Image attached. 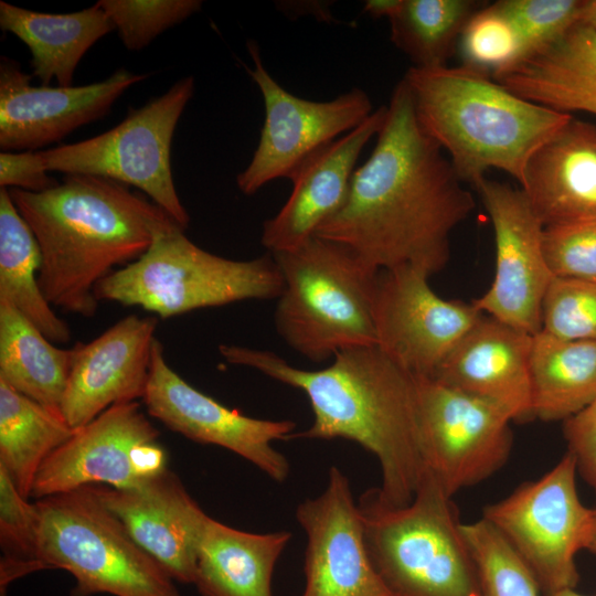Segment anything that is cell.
<instances>
[{
    "label": "cell",
    "instance_id": "obj_1",
    "mask_svg": "<svg viewBox=\"0 0 596 596\" xmlns=\"http://www.w3.org/2000/svg\"><path fill=\"white\" fill-rule=\"evenodd\" d=\"M473 209L472 194L421 127L402 79L343 205L315 235L350 247L379 270L412 266L432 276L448 263L450 235Z\"/></svg>",
    "mask_w": 596,
    "mask_h": 596
},
{
    "label": "cell",
    "instance_id": "obj_2",
    "mask_svg": "<svg viewBox=\"0 0 596 596\" xmlns=\"http://www.w3.org/2000/svg\"><path fill=\"white\" fill-rule=\"evenodd\" d=\"M220 354L234 365L302 391L310 403V427L292 438H343L379 460L377 498L392 507L408 504L427 471L418 424L416 377L377 345L339 351L320 370H304L278 354L237 344H221Z\"/></svg>",
    "mask_w": 596,
    "mask_h": 596
},
{
    "label": "cell",
    "instance_id": "obj_3",
    "mask_svg": "<svg viewBox=\"0 0 596 596\" xmlns=\"http://www.w3.org/2000/svg\"><path fill=\"white\" fill-rule=\"evenodd\" d=\"M9 192L38 241L45 298L83 317L96 313L95 289L103 279L138 259L160 231L178 224L152 201L103 177L66 174L42 192Z\"/></svg>",
    "mask_w": 596,
    "mask_h": 596
},
{
    "label": "cell",
    "instance_id": "obj_4",
    "mask_svg": "<svg viewBox=\"0 0 596 596\" xmlns=\"http://www.w3.org/2000/svg\"><path fill=\"white\" fill-rule=\"evenodd\" d=\"M403 81L421 127L473 188L492 168L521 184L530 157L573 117L526 100L466 65L412 66Z\"/></svg>",
    "mask_w": 596,
    "mask_h": 596
},
{
    "label": "cell",
    "instance_id": "obj_5",
    "mask_svg": "<svg viewBox=\"0 0 596 596\" xmlns=\"http://www.w3.org/2000/svg\"><path fill=\"white\" fill-rule=\"evenodd\" d=\"M270 255L284 279L274 322L288 347L321 363L349 348L376 345L373 304L381 270L350 247L316 235Z\"/></svg>",
    "mask_w": 596,
    "mask_h": 596
},
{
    "label": "cell",
    "instance_id": "obj_6",
    "mask_svg": "<svg viewBox=\"0 0 596 596\" xmlns=\"http://www.w3.org/2000/svg\"><path fill=\"white\" fill-rule=\"evenodd\" d=\"M358 503L369 556L393 596H482L453 497L429 470L406 505L382 502L375 488Z\"/></svg>",
    "mask_w": 596,
    "mask_h": 596
},
{
    "label": "cell",
    "instance_id": "obj_7",
    "mask_svg": "<svg viewBox=\"0 0 596 596\" xmlns=\"http://www.w3.org/2000/svg\"><path fill=\"white\" fill-rule=\"evenodd\" d=\"M283 288L272 255L225 258L195 245L174 224L160 231L138 259L103 279L95 295L98 300L170 318L244 300L277 299Z\"/></svg>",
    "mask_w": 596,
    "mask_h": 596
},
{
    "label": "cell",
    "instance_id": "obj_8",
    "mask_svg": "<svg viewBox=\"0 0 596 596\" xmlns=\"http://www.w3.org/2000/svg\"><path fill=\"white\" fill-rule=\"evenodd\" d=\"M43 570L68 572L72 596H181L173 578L102 502L96 486L35 501Z\"/></svg>",
    "mask_w": 596,
    "mask_h": 596
},
{
    "label": "cell",
    "instance_id": "obj_9",
    "mask_svg": "<svg viewBox=\"0 0 596 596\" xmlns=\"http://www.w3.org/2000/svg\"><path fill=\"white\" fill-rule=\"evenodd\" d=\"M194 92L193 76L95 137L36 151L47 172L103 177L145 192L184 230L190 216L181 203L171 169V147L178 121Z\"/></svg>",
    "mask_w": 596,
    "mask_h": 596
},
{
    "label": "cell",
    "instance_id": "obj_10",
    "mask_svg": "<svg viewBox=\"0 0 596 596\" xmlns=\"http://www.w3.org/2000/svg\"><path fill=\"white\" fill-rule=\"evenodd\" d=\"M577 467L566 451L541 478L487 504L482 518L513 547L546 596L575 589L576 555L585 550L592 509L577 491Z\"/></svg>",
    "mask_w": 596,
    "mask_h": 596
},
{
    "label": "cell",
    "instance_id": "obj_11",
    "mask_svg": "<svg viewBox=\"0 0 596 596\" xmlns=\"http://www.w3.org/2000/svg\"><path fill=\"white\" fill-rule=\"evenodd\" d=\"M247 51L254 67L245 68L262 94L265 119L252 160L237 174L236 184L243 194L253 195L276 179L290 180L305 161L358 127L374 109L358 87L324 102L295 96L268 73L255 41L247 42Z\"/></svg>",
    "mask_w": 596,
    "mask_h": 596
},
{
    "label": "cell",
    "instance_id": "obj_12",
    "mask_svg": "<svg viewBox=\"0 0 596 596\" xmlns=\"http://www.w3.org/2000/svg\"><path fill=\"white\" fill-rule=\"evenodd\" d=\"M159 430L138 402L110 406L54 450L41 466L31 497L36 500L84 486H141L168 469Z\"/></svg>",
    "mask_w": 596,
    "mask_h": 596
},
{
    "label": "cell",
    "instance_id": "obj_13",
    "mask_svg": "<svg viewBox=\"0 0 596 596\" xmlns=\"http://www.w3.org/2000/svg\"><path fill=\"white\" fill-rule=\"evenodd\" d=\"M422 449L429 470L449 496L488 479L510 457L511 417L497 405L416 377Z\"/></svg>",
    "mask_w": 596,
    "mask_h": 596
},
{
    "label": "cell",
    "instance_id": "obj_14",
    "mask_svg": "<svg viewBox=\"0 0 596 596\" xmlns=\"http://www.w3.org/2000/svg\"><path fill=\"white\" fill-rule=\"evenodd\" d=\"M429 277L412 266L381 270L373 304L376 345L409 374L425 379L436 375L483 315L472 302L438 296Z\"/></svg>",
    "mask_w": 596,
    "mask_h": 596
},
{
    "label": "cell",
    "instance_id": "obj_15",
    "mask_svg": "<svg viewBox=\"0 0 596 596\" xmlns=\"http://www.w3.org/2000/svg\"><path fill=\"white\" fill-rule=\"evenodd\" d=\"M475 189L492 222L496 273L489 289L472 304L534 336L542 330V305L554 278L543 249L544 225L522 189L486 177Z\"/></svg>",
    "mask_w": 596,
    "mask_h": 596
},
{
    "label": "cell",
    "instance_id": "obj_16",
    "mask_svg": "<svg viewBox=\"0 0 596 596\" xmlns=\"http://www.w3.org/2000/svg\"><path fill=\"white\" fill-rule=\"evenodd\" d=\"M142 401L147 413L169 429L193 441L231 450L276 482L289 477V460L273 443L290 439L296 423L249 417L196 390L168 364L158 339Z\"/></svg>",
    "mask_w": 596,
    "mask_h": 596
},
{
    "label": "cell",
    "instance_id": "obj_17",
    "mask_svg": "<svg viewBox=\"0 0 596 596\" xmlns=\"http://www.w3.org/2000/svg\"><path fill=\"white\" fill-rule=\"evenodd\" d=\"M18 62L0 60V148L36 151L104 117L130 86L147 74L117 70L104 81L81 86H35Z\"/></svg>",
    "mask_w": 596,
    "mask_h": 596
},
{
    "label": "cell",
    "instance_id": "obj_18",
    "mask_svg": "<svg viewBox=\"0 0 596 596\" xmlns=\"http://www.w3.org/2000/svg\"><path fill=\"white\" fill-rule=\"evenodd\" d=\"M307 535L302 596H393L375 571L349 478L331 466L324 490L300 502Z\"/></svg>",
    "mask_w": 596,
    "mask_h": 596
},
{
    "label": "cell",
    "instance_id": "obj_19",
    "mask_svg": "<svg viewBox=\"0 0 596 596\" xmlns=\"http://www.w3.org/2000/svg\"><path fill=\"white\" fill-rule=\"evenodd\" d=\"M157 317L127 316L87 343L74 360L61 413L76 429L113 405L142 400L156 343Z\"/></svg>",
    "mask_w": 596,
    "mask_h": 596
},
{
    "label": "cell",
    "instance_id": "obj_20",
    "mask_svg": "<svg viewBox=\"0 0 596 596\" xmlns=\"http://www.w3.org/2000/svg\"><path fill=\"white\" fill-rule=\"evenodd\" d=\"M96 486L135 542L173 578L193 584L198 549L209 515L169 468L141 486Z\"/></svg>",
    "mask_w": 596,
    "mask_h": 596
},
{
    "label": "cell",
    "instance_id": "obj_21",
    "mask_svg": "<svg viewBox=\"0 0 596 596\" xmlns=\"http://www.w3.org/2000/svg\"><path fill=\"white\" fill-rule=\"evenodd\" d=\"M385 116L386 106L374 109L358 127L311 156L295 172L287 201L262 226L260 243L270 254L301 246L343 205L358 159L379 134Z\"/></svg>",
    "mask_w": 596,
    "mask_h": 596
},
{
    "label": "cell",
    "instance_id": "obj_22",
    "mask_svg": "<svg viewBox=\"0 0 596 596\" xmlns=\"http://www.w3.org/2000/svg\"><path fill=\"white\" fill-rule=\"evenodd\" d=\"M532 337L483 313L433 380L497 405L512 421L531 419Z\"/></svg>",
    "mask_w": 596,
    "mask_h": 596
},
{
    "label": "cell",
    "instance_id": "obj_23",
    "mask_svg": "<svg viewBox=\"0 0 596 596\" xmlns=\"http://www.w3.org/2000/svg\"><path fill=\"white\" fill-rule=\"evenodd\" d=\"M521 189L544 227L596 217V125L572 117L530 157Z\"/></svg>",
    "mask_w": 596,
    "mask_h": 596
},
{
    "label": "cell",
    "instance_id": "obj_24",
    "mask_svg": "<svg viewBox=\"0 0 596 596\" xmlns=\"http://www.w3.org/2000/svg\"><path fill=\"white\" fill-rule=\"evenodd\" d=\"M491 77L541 106L596 115V30L576 24L553 44Z\"/></svg>",
    "mask_w": 596,
    "mask_h": 596
},
{
    "label": "cell",
    "instance_id": "obj_25",
    "mask_svg": "<svg viewBox=\"0 0 596 596\" xmlns=\"http://www.w3.org/2000/svg\"><path fill=\"white\" fill-rule=\"evenodd\" d=\"M290 539L288 531L252 533L209 517L193 584L202 596H273L274 568Z\"/></svg>",
    "mask_w": 596,
    "mask_h": 596
},
{
    "label": "cell",
    "instance_id": "obj_26",
    "mask_svg": "<svg viewBox=\"0 0 596 596\" xmlns=\"http://www.w3.org/2000/svg\"><path fill=\"white\" fill-rule=\"evenodd\" d=\"M0 28L29 47L32 76L42 85L55 79L58 86H71L86 52L115 31L97 2L76 12L45 13L0 1Z\"/></svg>",
    "mask_w": 596,
    "mask_h": 596
},
{
    "label": "cell",
    "instance_id": "obj_27",
    "mask_svg": "<svg viewBox=\"0 0 596 596\" xmlns=\"http://www.w3.org/2000/svg\"><path fill=\"white\" fill-rule=\"evenodd\" d=\"M533 418L566 421L596 398V342L567 341L544 331L532 337Z\"/></svg>",
    "mask_w": 596,
    "mask_h": 596
},
{
    "label": "cell",
    "instance_id": "obj_28",
    "mask_svg": "<svg viewBox=\"0 0 596 596\" xmlns=\"http://www.w3.org/2000/svg\"><path fill=\"white\" fill-rule=\"evenodd\" d=\"M74 348L62 349L31 321L0 299V381L61 412Z\"/></svg>",
    "mask_w": 596,
    "mask_h": 596
},
{
    "label": "cell",
    "instance_id": "obj_29",
    "mask_svg": "<svg viewBox=\"0 0 596 596\" xmlns=\"http://www.w3.org/2000/svg\"><path fill=\"white\" fill-rule=\"evenodd\" d=\"M38 241L14 205L9 189H0V299L8 301L53 343H66L71 329L53 310L40 283Z\"/></svg>",
    "mask_w": 596,
    "mask_h": 596
},
{
    "label": "cell",
    "instance_id": "obj_30",
    "mask_svg": "<svg viewBox=\"0 0 596 596\" xmlns=\"http://www.w3.org/2000/svg\"><path fill=\"white\" fill-rule=\"evenodd\" d=\"M74 433L62 413L0 381V467L26 499L46 458Z\"/></svg>",
    "mask_w": 596,
    "mask_h": 596
},
{
    "label": "cell",
    "instance_id": "obj_31",
    "mask_svg": "<svg viewBox=\"0 0 596 596\" xmlns=\"http://www.w3.org/2000/svg\"><path fill=\"white\" fill-rule=\"evenodd\" d=\"M483 6L475 0H402L389 18L391 41L416 67L445 66L467 22Z\"/></svg>",
    "mask_w": 596,
    "mask_h": 596
},
{
    "label": "cell",
    "instance_id": "obj_32",
    "mask_svg": "<svg viewBox=\"0 0 596 596\" xmlns=\"http://www.w3.org/2000/svg\"><path fill=\"white\" fill-rule=\"evenodd\" d=\"M482 596H540V586L522 558L483 518L462 523Z\"/></svg>",
    "mask_w": 596,
    "mask_h": 596
},
{
    "label": "cell",
    "instance_id": "obj_33",
    "mask_svg": "<svg viewBox=\"0 0 596 596\" xmlns=\"http://www.w3.org/2000/svg\"><path fill=\"white\" fill-rule=\"evenodd\" d=\"M0 582L12 581L42 571L40 556V515L35 502L30 503L0 467Z\"/></svg>",
    "mask_w": 596,
    "mask_h": 596
},
{
    "label": "cell",
    "instance_id": "obj_34",
    "mask_svg": "<svg viewBox=\"0 0 596 596\" xmlns=\"http://www.w3.org/2000/svg\"><path fill=\"white\" fill-rule=\"evenodd\" d=\"M124 46L139 51L159 34L200 11V0H99Z\"/></svg>",
    "mask_w": 596,
    "mask_h": 596
},
{
    "label": "cell",
    "instance_id": "obj_35",
    "mask_svg": "<svg viewBox=\"0 0 596 596\" xmlns=\"http://www.w3.org/2000/svg\"><path fill=\"white\" fill-rule=\"evenodd\" d=\"M457 46L462 65L490 76L521 57L518 34L494 2L485 4L469 19Z\"/></svg>",
    "mask_w": 596,
    "mask_h": 596
},
{
    "label": "cell",
    "instance_id": "obj_36",
    "mask_svg": "<svg viewBox=\"0 0 596 596\" xmlns=\"http://www.w3.org/2000/svg\"><path fill=\"white\" fill-rule=\"evenodd\" d=\"M542 331L562 340L596 342V283L554 277L542 305Z\"/></svg>",
    "mask_w": 596,
    "mask_h": 596
},
{
    "label": "cell",
    "instance_id": "obj_37",
    "mask_svg": "<svg viewBox=\"0 0 596 596\" xmlns=\"http://www.w3.org/2000/svg\"><path fill=\"white\" fill-rule=\"evenodd\" d=\"M583 0H499L496 6L514 28L521 57L564 36L578 23ZM518 62V61H517Z\"/></svg>",
    "mask_w": 596,
    "mask_h": 596
},
{
    "label": "cell",
    "instance_id": "obj_38",
    "mask_svg": "<svg viewBox=\"0 0 596 596\" xmlns=\"http://www.w3.org/2000/svg\"><path fill=\"white\" fill-rule=\"evenodd\" d=\"M543 249L554 277L596 283V217L544 227Z\"/></svg>",
    "mask_w": 596,
    "mask_h": 596
},
{
    "label": "cell",
    "instance_id": "obj_39",
    "mask_svg": "<svg viewBox=\"0 0 596 596\" xmlns=\"http://www.w3.org/2000/svg\"><path fill=\"white\" fill-rule=\"evenodd\" d=\"M563 434L578 476L596 492V398L564 422Z\"/></svg>",
    "mask_w": 596,
    "mask_h": 596
},
{
    "label": "cell",
    "instance_id": "obj_40",
    "mask_svg": "<svg viewBox=\"0 0 596 596\" xmlns=\"http://www.w3.org/2000/svg\"><path fill=\"white\" fill-rule=\"evenodd\" d=\"M58 181L52 178L42 166L36 151H2L0 153V187L42 192L55 187Z\"/></svg>",
    "mask_w": 596,
    "mask_h": 596
},
{
    "label": "cell",
    "instance_id": "obj_41",
    "mask_svg": "<svg viewBox=\"0 0 596 596\" xmlns=\"http://www.w3.org/2000/svg\"><path fill=\"white\" fill-rule=\"evenodd\" d=\"M402 0H368L363 10L373 18H390L401 6Z\"/></svg>",
    "mask_w": 596,
    "mask_h": 596
},
{
    "label": "cell",
    "instance_id": "obj_42",
    "mask_svg": "<svg viewBox=\"0 0 596 596\" xmlns=\"http://www.w3.org/2000/svg\"><path fill=\"white\" fill-rule=\"evenodd\" d=\"M577 24L596 30V0H583Z\"/></svg>",
    "mask_w": 596,
    "mask_h": 596
},
{
    "label": "cell",
    "instance_id": "obj_43",
    "mask_svg": "<svg viewBox=\"0 0 596 596\" xmlns=\"http://www.w3.org/2000/svg\"><path fill=\"white\" fill-rule=\"evenodd\" d=\"M585 550L596 557V508L592 509L590 529Z\"/></svg>",
    "mask_w": 596,
    "mask_h": 596
},
{
    "label": "cell",
    "instance_id": "obj_44",
    "mask_svg": "<svg viewBox=\"0 0 596 596\" xmlns=\"http://www.w3.org/2000/svg\"><path fill=\"white\" fill-rule=\"evenodd\" d=\"M553 596H585V595L577 593L575 589H565V590L554 594Z\"/></svg>",
    "mask_w": 596,
    "mask_h": 596
},
{
    "label": "cell",
    "instance_id": "obj_45",
    "mask_svg": "<svg viewBox=\"0 0 596 596\" xmlns=\"http://www.w3.org/2000/svg\"><path fill=\"white\" fill-rule=\"evenodd\" d=\"M596 596V595H595Z\"/></svg>",
    "mask_w": 596,
    "mask_h": 596
}]
</instances>
